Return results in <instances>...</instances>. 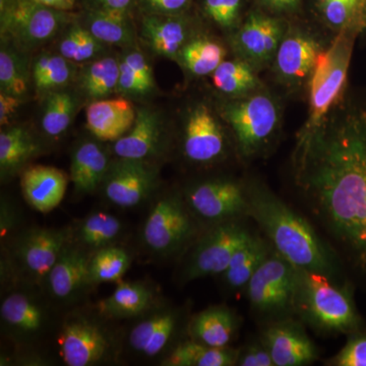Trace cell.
Masks as SVG:
<instances>
[{"mask_svg": "<svg viewBox=\"0 0 366 366\" xmlns=\"http://www.w3.org/2000/svg\"><path fill=\"white\" fill-rule=\"evenodd\" d=\"M293 177L335 254L366 280V109L329 112L303 129Z\"/></svg>", "mask_w": 366, "mask_h": 366, "instance_id": "cell-1", "label": "cell"}, {"mask_svg": "<svg viewBox=\"0 0 366 366\" xmlns=\"http://www.w3.org/2000/svg\"><path fill=\"white\" fill-rule=\"evenodd\" d=\"M247 192L249 217L277 254L296 268L338 279V257L307 219L262 185H249Z\"/></svg>", "mask_w": 366, "mask_h": 366, "instance_id": "cell-2", "label": "cell"}, {"mask_svg": "<svg viewBox=\"0 0 366 366\" xmlns=\"http://www.w3.org/2000/svg\"><path fill=\"white\" fill-rule=\"evenodd\" d=\"M317 272L300 269L296 315L322 334H354L361 320L345 284Z\"/></svg>", "mask_w": 366, "mask_h": 366, "instance_id": "cell-3", "label": "cell"}, {"mask_svg": "<svg viewBox=\"0 0 366 366\" xmlns=\"http://www.w3.org/2000/svg\"><path fill=\"white\" fill-rule=\"evenodd\" d=\"M300 269L273 249L255 271L244 290L254 312L274 320L296 315Z\"/></svg>", "mask_w": 366, "mask_h": 366, "instance_id": "cell-4", "label": "cell"}, {"mask_svg": "<svg viewBox=\"0 0 366 366\" xmlns=\"http://www.w3.org/2000/svg\"><path fill=\"white\" fill-rule=\"evenodd\" d=\"M197 224L182 194H165L149 212L142 240L151 254L160 257H177L199 237Z\"/></svg>", "mask_w": 366, "mask_h": 366, "instance_id": "cell-5", "label": "cell"}, {"mask_svg": "<svg viewBox=\"0 0 366 366\" xmlns=\"http://www.w3.org/2000/svg\"><path fill=\"white\" fill-rule=\"evenodd\" d=\"M1 38L18 47H37L54 37L72 18L35 0H1Z\"/></svg>", "mask_w": 366, "mask_h": 366, "instance_id": "cell-6", "label": "cell"}, {"mask_svg": "<svg viewBox=\"0 0 366 366\" xmlns=\"http://www.w3.org/2000/svg\"><path fill=\"white\" fill-rule=\"evenodd\" d=\"M71 240V228L26 229L11 245V266L26 284L40 286L46 280L62 250Z\"/></svg>", "mask_w": 366, "mask_h": 366, "instance_id": "cell-7", "label": "cell"}, {"mask_svg": "<svg viewBox=\"0 0 366 366\" xmlns=\"http://www.w3.org/2000/svg\"><path fill=\"white\" fill-rule=\"evenodd\" d=\"M224 117L232 129L240 155L245 159L266 152L279 124L277 106L266 95H254L226 105Z\"/></svg>", "mask_w": 366, "mask_h": 366, "instance_id": "cell-8", "label": "cell"}, {"mask_svg": "<svg viewBox=\"0 0 366 366\" xmlns=\"http://www.w3.org/2000/svg\"><path fill=\"white\" fill-rule=\"evenodd\" d=\"M102 315L72 314L64 320L59 334V354L69 366L106 362L117 354L114 335L102 322Z\"/></svg>", "mask_w": 366, "mask_h": 366, "instance_id": "cell-9", "label": "cell"}, {"mask_svg": "<svg viewBox=\"0 0 366 366\" xmlns=\"http://www.w3.org/2000/svg\"><path fill=\"white\" fill-rule=\"evenodd\" d=\"M252 232L242 220L228 221L209 226L190 247L182 271L183 281H194L222 274L236 250Z\"/></svg>", "mask_w": 366, "mask_h": 366, "instance_id": "cell-10", "label": "cell"}, {"mask_svg": "<svg viewBox=\"0 0 366 366\" xmlns=\"http://www.w3.org/2000/svg\"><path fill=\"white\" fill-rule=\"evenodd\" d=\"M356 36L339 33L327 51H320L310 79V117L305 129L314 127L329 114L345 85Z\"/></svg>", "mask_w": 366, "mask_h": 366, "instance_id": "cell-11", "label": "cell"}, {"mask_svg": "<svg viewBox=\"0 0 366 366\" xmlns=\"http://www.w3.org/2000/svg\"><path fill=\"white\" fill-rule=\"evenodd\" d=\"M183 197L197 222L208 227L249 217L247 187L228 178L197 182Z\"/></svg>", "mask_w": 366, "mask_h": 366, "instance_id": "cell-12", "label": "cell"}, {"mask_svg": "<svg viewBox=\"0 0 366 366\" xmlns=\"http://www.w3.org/2000/svg\"><path fill=\"white\" fill-rule=\"evenodd\" d=\"M35 286L14 289L0 305L2 332L14 343L30 345L45 334L53 322L51 308L45 298L34 292Z\"/></svg>", "mask_w": 366, "mask_h": 366, "instance_id": "cell-13", "label": "cell"}, {"mask_svg": "<svg viewBox=\"0 0 366 366\" xmlns=\"http://www.w3.org/2000/svg\"><path fill=\"white\" fill-rule=\"evenodd\" d=\"M157 184L158 169L154 164L118 158L112 162L102 187L110 203L131 209L146 202Z\"/></svg>", "mask_w": 366, "mask_h": 366, "instance_id": "cell-14", "label": "cell"}, {"mask_svg": "<svg viewBox=\"0 0 366 366\" xmlns=\"http://www.w3.org/2000/svg\"><path fill=\"white\" fill-rule=\"evenodd\" d=\"M92 254L72 240L67 243L43 284L53 302L69 305L93 287L89 278Z\"/></svg>", "mask_w": 366, "mask_h": 366, "instance_id": "cell-15", "label": "cell"}, {"mask_svg": "<svg viewBox=\"0 0 366 366\" xmlns=\"http://www.w3.org/2000/svg\"><path fill=\"white\" fill-rule=\"evenodd\" d=\"M261 341L274 366L310 365L319 357L314 342L293 317L272 320L262 332Z\"/></svg>", "mask_w": 366, "mask_h": 366, "instance_id": "cell-16", "label": "cell"}, {"mask_svg": "<svg viewBox=\"0 0 366 366\" xmlns=\"http://www.w3.org/2000/svg\"><path fill=\"white\" fill-rule=\"evenodd\" d=\"M182 322V312L177 308L155 307L132 327L127 345L143 357H157L174 343Z\"/></svg>", "mask_w": 366, "mask_h": 366, "instance_id": "cell-17", "label": "cell"}, {"mask_svg": "<svg viewBox=\"0 0 366 366\" xmlns=\"http://www.w3.org/2000/svg\"><path fill=\"white\" fill-rule=\"evenodd\" d=\"M183 153L190 162L211 164L224 157L227 149L225 134L207 106L197 105L189 113L184 127Z\"/></svg>", "mask_w": 366, "mask_h": 366, "instance_id": "cell-18", "label": "cell"}, {"mask_svg": "<svg viewBox=\"0 0 366 366\" xmlns=\"http://www.w3.org/2000/svg\"><path fill=\"white\" fill-rule=\"evenodd\" d=\"M163 125L158 113L141 108L132 129L117 139L113 152L117 158L148 161L158 155L162 148Z\"/></svg>", "mask_w": 366, "mask_h": 366, "instance_id": "cell-19", "label": "cell"}, {"mask_svg": "<svg viewBox=\"0 0 366 366\" xmlns=\"http://www.w3.org/2000/svg\"><path fill=\"white\" fill-rule=\"evenodd\" d=\"M69 177L51 166L26 168L21 177V189L26 204L40 213L56 209L66 194Z\"/></svg>", "mask_w": 366, "mask_h": 366, "instance_id": "cell-20", "label": "cell"}, {"mask_svg": "<svg viewBox=\"0 0 366 366\" xmlns=\"http://www.w3.org/2000/svg\"><path fill=\"white\" fill-rule=\"evenodd\" d=\"M137 110L124 98L94 100L86 108V127L101 142H117L132 129Z\"/></svg>", "mask_w": 366, "mask_h": 366, "instance_id": "cell-21", "label": "cell"}, {"mask_svg": "<svg viewBox=\"0 0 366 366\" xmlns=\"http://www.w3.org/2000/svg\"><path fill=\"white\" fill-rule=\"evenodd\" d=\"M112 161L98 142L84 141L76 147L71 155L69 179L74 194L86 196L97 192L104 182Z\"/></svg>", "mask_w": 366, "mask_h": 366, "instance_id": "cell-22", "label": "cell"}, {"mask_svg": "<svg viewBox=\"0 0 366 366\" xmlns=\"http://www.w3.org/2000/svg\"><path fill=\"white\" fill-rule=\"evenodd\" d=\"M156 305L154 289L144 282H120L112 295L99 301L97 312L106 320L139 319Z\"/></svg>", "mask_w": 366, "mask_h": 366, "instance_id": "cell-23", "label": "cell"}, {"mask_svg": "<svg viewBox=\"0 0 366 366\" xmlns=\"http://www.w3.org/2000/svg\"><path fill=\"white\" fill-rule=\"evenodd\" d=\"M283 36L280 21L261 14H252L236 36L243 54L254 61H266L277 53Z\"/></svg>", "mask_w": 366, "mask_h": 366, "instance_id": "cell-24", "label": "cell"}, {"mask_svg": "<svg viewBox=\"0 0 366 366\" xmlns=\"http://www.w3.org/2000/svg\"><path fill=\"white\" fill-rule=\"evenodd\" d=\"M187 26L179 16L143 14L139 36L144 44L164 57H177L187 44Z\"/></svg>", "mask_w": 366, "mask_h": 366, "instance_id": "cell-25", "label": "cell"}, {"mask_svg": "<svg viewBox=\"0 0 366 366\" xmlns=\"http://www.w3.org/2000/svg\"><path fill=\"white\" fill-rule=\"evenodd\" d=\"M239 327V320L231 308L214 305L194 315L187 331L192 340L212 347H230Z\"/></svg>", "mask_w": 366, "mask_h": 366, "instance_id": "cell-26", "label": "cell"}, {"mask_svg": "<svg viewBox=\"0 0 366 366\" xmlns=\"http://www.w3.org/2000/svg\"><path fill=\"white\" fill-rule=\"evenodd\" d=\"M320 51L314 39L295 35L282 41L277 50L276 66L279 76L289 83H298L312 76Z\"/></svg>", "mask_w": 366, "mask_h": 366, "instance_id": "cell-27", "label": "cell"}, {"mask_svg": "<svg viewBox=\"0 0 366 366\" xmlns=\"http://www.w3.org/2000/svg\"><path fill=\"white\" fill-rule=\"evenodd\" d=\"M272 252L269 242L252 233L242 247L236 250L227 269L221 277L226 287L232 291L244 290L255 271Z\"/></svg>", "mask_w": 366, "mask_h": 366, "instance_id": "cell-28", "label": "cell"}, {"mask_svg": "<svg viewBox=\"0 0 366 366\" xmlns=\"http://www.w3.org/2000/svg\"><path fill=\"white\" fill-rule=\"evenodd\" d=\"M239 349L212 347L194 340L180 342L166 354L165 366H232L237 362Z\"/></svg>", "mask_w": 366, "mask_h": 366, "instance_id": "cell-29", "label": "cell"}, {"mask_svg": "<svg viewBox=\"0 0 366 366\" xmlns=\"http://www.w3.org/2000/svg\"><path fill=\"white\" fill-rule=\"evenodd\" d=\"M122 233L117 217L105 212H94L71 227V240L91 252L115 245Z\"/></svg>", "mask_w": 366, "mask_h": 366, "instance_id": "cell-30", "label": "cell"}, {"mask_svg": "<svg viewBox=\"0 0 366 366\" xmlns=\"http://www.w3.org/2000/svg\"><path fill=\"white\" fill-rule=\"evenodd\" d=\"M84 26L104 44L122 47L134 44V29L129 13L89 9Z\"/></svg>", "mask_w": 366, "mask_h": 366, "instance_id": "cell-31", "label": "cell"}, {"mask_svg": "<svg viewBox=\"0 0 366 366\" xmlns=\"http://www.w3.org/2000/svg\"><path fill=\"white\" fill-rule=\"evenodd\" d=\"M41 151L40 144L25 127H11L0 132L1 177H11Z\"/></svg>", "mask_w": 366, "mask_h": 366, "instance_id": "cell-32", "label": "cell"}, {"mask_svg": "<svg viewBox=\"0 0 366 366\" xmlns=\"http://www.w3.org/2000/svg\"><path fill=\"white\" fill-rule=\"evenodd\" d=\"M322 19L339 33L360 35L366 29V0H317Z\"/></svg>", "mask_w": 366, "mask_h": 366, "instance_id": "cell-33", "label": "cell"}, {"mask_svg": "<svg viewBox=\"0 0 366 366\" xmlns=\"http://www.w3.org/2000/svg\"><path fill=\"white\" fill-rule=\"evenodd\" d=\"M32 81L36 91L50 93L69 85L76 74L74 62L61 54L42 53L33 60Z\"/></svg>", "mask_w": 366, "mask_h": 366, "instance_id": "cell-34", "label": "cell"}, {"mask_svg": "<svg viewBox=\"0 0 366 366\" xmlns=\"http://www.w3.org/2000/svg\"><path fill=\"white\" fill-rule=\"evenodd\" d=\"M0 50V92L24 98L28 93L32 69H29L28 60L21 54L16 45L7 44L2 38Z\"/></svg>", "mask_w": 366, "mask_h": 366, "instance_id": "cell-35", "label": "cell"}, {"mask_svg": "<svg viewBox=\"0 0 366 366\" xmlns=\"http://www.w3.org/2000/svg\"><path fill=\"white\" fill-rule=\"evenodd\" d=\"M119 76V59L103 57L91 62L81 71L79 86L86 97L100 100L118 92Z\"/></svg>", "mask_w": 366, "mask_h": 366, "instance_id": "cell-36", "label": "cell"}, {"mask_svg": "<svg viewBox=\"0 0 366 366\" xmlns=\"http://www.w3.org/2000/svg\"><path fill=\"white\" fill-rule=\"evenodd\" d=\"M225 53L222 46L215 41L197 38L187 42L177 57L190 74L204 76L216 71L222 64Z\"/></svg>", "mask_w": 366, "mask_h": 366, "instance_id": "cell-37", "label": "cell"}, {"mask_svg": "<svg viewBox=\"0 0 366 366\" xmlns=\"http://www.w3.org/2000/svg\"><path fill=\"white\" fill-rule=\"evenodd\" d=\"M131 266L127 250L117 245L104 247L92 254L89 278L92 286L120 282Z\"/></svg>", "mask_w": 366, "mask_h": 366, "instance_id": "cell-38", "label": "cell"}, {"mask_svg": "<svg viewBox=\"0 0 366 366\" xmlns=\"http://www.w3.org/2000/svg\"><path fill=\"white\" fill-rule=\"evenodd\" d=\"M76 109V99L71 93L61 90L48 93L41 119L43 132L51 137L64 134L71 127Z\"/></svg>", "mask_w": 366, "mask_h": 366, "instance_id": "cell-39", "label": "cell"}, {"mask_svg": "<svg viewBox=\"0 0 366 366\" xmlns=\"http://www.w3.org/2000/svg\"><path fill=\"white\" fill-rule=\"evenodd\" d=\"M214 86L227 95H242L259 85L249 64L239 60L223 61L212 74Z\"/></svg>", "mask_w": 366, "mask_h": 366, "instance_id": "cell-40", "label": "cell"}, {"mask_svg": "<svg viewBox=\"0 0 366 366\" xmlns=\"http://www.w3.org/2000/svg\"><path fill=\"white\" fill-rule=\"evenodd\" d=\"M104 45L85 26L74 24L60 41L59 50L66 59L79 64L98 57Z\"/></svg>", "mask_w": 366, "mask_h": 366, "instance_id": "cell-41", "label": "cell"}, {"mask_svg": "<svg viewBox=\"0 0 366 366\" xmlns=\"http://www.w3.org/2000/svg\"><path fill=\"white\" fill-rule=\"evenodd\" d=\"M329 365L366 366V335L354 333Z\"/></svg>", "mask_w": 366, "mask_h": 366, "instance_id": "cell-42", "label": "cell"}, {"mask_svg": "<svg viewBox=\"0 0 366 366\" xmlns=\"http://www.w3.org/2000/svg\"><path fill=\"white\" fill-rule=\"evenodd\" d=\"M242 0H204V9L212 21L222 28H231L237 21Z\"/></svg>", "mask_w": 366, "mask_h": 366, "instance_id": "cell-43", "label": "cell"}, {"mask_svg": "<svg viewBox=\"0 0 366 366\" xmlns=\"http://www.w3.org/2000/svg\"><path fill=\"white\" fill-rule=\"evenodd\" d=\"M192 0H136V6L143 14L179 16Z\"/></svg>", "mask_w": 366, "mask_h": 366, "instance_id": "cell-44", "label": "cell"}, {"mask_svg": "<svg viewBox=\"0 0 366 366\" xmlns=\"http://www.w3.org/2000/svg\"><path fill=\"white\" fill-rule=\"evenodd\" d=\"M240 366H274L268 349L262 341L254 342L243 349H239L237 362Z\"/></svg>", "mask_w": 366, "mask_h": 366, "instance_id": "cell-45", "label": "cell"}, {"mask_svg": "<svg viewBox=\"0 0 366 366\" xmlns=\"http://www.w3.org/2000/svg\"><path fill=\"white\" fill-rule=\"evenodd\" d=\"M122 59L127 64H131L132 69H134L146 94L153 91L154 86H155L153 71H152L150 64L144 56L143 53L139 52V50H132V51L125 53Z\"/></svg>", "mask_w": 366, "mask_h": 366, "instance_id": "cell-46", "label": "cell"}, {"mask_svg": "<svg viewBox=\"0 0 366 366\" xmlns=\"http://www.w3.org/2000/svg\"><path fill=\"white\" fill-rule=\"evenodd\" d=\"M23 100L24 98L0 92V124L1 127H6L11 122V118L21 107Z\"/></svg>", "mask_w": 366, "mask_h": 366, "instance_id": "cell-47", "label": "cell"}, {"mask_svg": "<svg viewBox=\"0 0 366 366\" xmlns=\"http://www.w3.org/2000/svg\"><path fill=\"white\" fill-rule=\"evenodd\" d=\"M90 9H106V11H124L131 14L136 0H89Z\"/></svg>", "mask_w": 366, "mask_h": 366, "instance_id": "cell-48", "label": "cell"}, {"mask_svg": "<svg viewBox=\"0 0 366 366\" xmlns=\"http://www.w3.org/2000/svg\"><path fill=\"white\" fill-rule=\"evenodd\" d=\"M264 6L274 11H290L296 9L300 0H262Z\"/></svg>", "mask_w": 366, "mask_h": 366, "instance_id": "cell-49", "label": "cell"}, {"mask_svg": "<svg viewBox=\"0 0 366 366\" xmlns=\"http://www.w3.org/2000/svg\"><path fill=\"white\" fill-rule=\"evenodd\" d=\"M35 1L61 11H71L76 4V0H35Z\"/></svg>", "mask_w": 366, "mask_h": 366, "instance_id": "cell-50", "label": "cell"}]
</instances>
